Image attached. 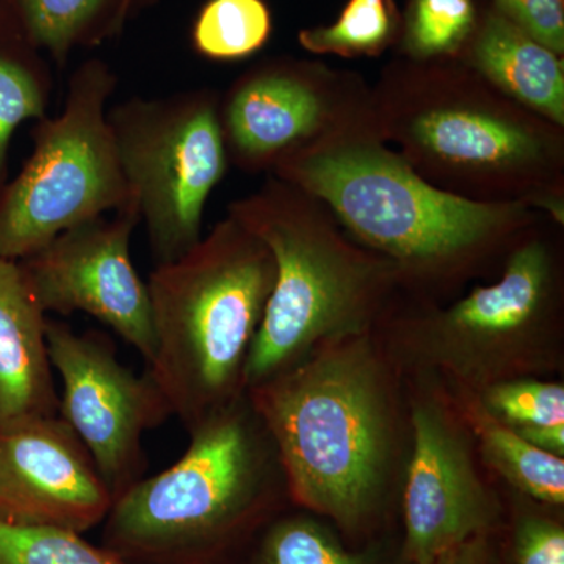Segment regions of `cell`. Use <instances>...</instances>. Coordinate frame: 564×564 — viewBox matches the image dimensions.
I'll use <instances>...</instances> for the list:
<instances>
[{
	"instance_id": "obj_28",
	"label": "cell",
	"mask_w": 564,
	"mask_h": 564,
	"mask_svg": "<svg viewBox=\"0 0 564 564\" xmlns=\"http://www.w3.org/2000/svg\"><path fill=\"white\" fill-rule=\"evenodd\" d=\"M491 551H489V538H480L473 543L459 545L443 554L432 556L410 564H489Z\"/></svg>"
},
{
	"instance_id": "obj_24",
	"label": "cell",
	"mask_w": 564,
	"mask_h": 564,
	"mask_svg": "<svg viewBox=\"0 0 564 564\" xmlns=\"http://www.w3.org/2000/svg\"><path fill=\"white\" fill-rule=\"evenodd\" d=\"M497 421L524 436L564 426V384L549 378H516L474 393Z\"/></svg>"
},
{
	"instance_id": "obj_2",
	"label": "cell",
	"mask_w": 564,
	"mask_h": 564,
	"mask_svg": "<svg viewBox=\"0 0 564 564\" xmlns=\"http://www.w3.org/2000/svg\"><path fill=\"white\" fill-rule=\"evenodd\" d=\"M274 173L333 210L367 250L395 265L402 288L452 289L519 243L521 202H477L434 187L372 137L336 132L284 155Z\"/></svg>"
},
{
	"instance_id": "obj_6",
	"label": "cell",
	"mask_w": 564,
	"mask_h": 564,
	"mask_svg": "<svg viewBox=\"0 0 564 564\" xmlns=\"http://www.w3.org/2000/svg\"><path fill=\"white\" fill-rule=\"evenodd\" d=\"M377 336L404 378L478 393L563 369L558 263L541 239L521 240L502 273L445 310L384 318Z\"/></svg>"
},
{
	"instance_id": "obj_10",
	"label": "cell",
	"mask_w": 564,
	"mask_h": 564,
	"mask_svg": "<svg viewBox=\"0 0 564 564\" xmlns=\"http://www.w3.org/2000/svg\"><path fill=\"white\" fill-rule=\"evenodd\" d=\"M406 388L411 447L400 505L410 564L491 538L505 505L451 395L421 378H406Z\"/></svg>"
},
{
	"instance_id": "obj_11",
	"label": "cell",
	"mask_w": 564,
	"mask_h": 564,
	"mask_svg": "<svg viewBox=\"0 0 564 564\" xmlns=\"http://www.w3.org/2000/svg\"><path fill=\"white\" fill-rule=\"evenodd\" d=\"M52 369L62 380L58 415L91 455L117 500L147 473L144 433L172 417V408L150 372L137 375L118 359L106 334L76 333L46 323Z\"/></svg>"
},
{
	"instance_id": "obj_21",
	"label": "cell",
	"mask_w": 564,
	"mask_h": 564,
	"mask_svg": "<svg viewBox=\"0 0 564 564\" xmlns=\"http://www.w3.org/2000/svg\"><path fill=\"white\" fill-rule=\"evenodd\" d=\"M272 35V13L263 0H209L193 24V47L212 61L250 57Z\"/></svg>"
},
{
	"instance_id": "obj_26",
	"label": "cell",
	"mask_w": 564,
	"mask_h": 564,
	"mask_svg": "<svg viewBox=\"0 0 564 564\" xmlns=\"http://www.w3.org/2000/svg\"><path fill=\"white\" fill-rule=\"evenodd\" d=\"M510 496L513 503L511 564H564V527L547 514L545 510L551 507L518 492L510 491Z\"/></svg>"
},
{
	"instance_id": "obj_16",
	"label": "cell",
	"mask_w": 564,
	"mask_h": 564,
	"mask_svg": "<svg viewBox=\"0 0 564 564\" xmlns=\"http://www.w3.org/2000/svg\"><path fill=\"white\" fill-rule=\"evenodd\" d=\"M463 51L467 65L508 99L552 124H564L562 58L496 7L478 18L474 35Z\"/></svg>"
},
{
	"instance_id": "obj_19",
	"label": "cell",
	"mask_w": 564,
	"mask_h": 564,
	"mask_svg": "<svg viewBox=\"0 0 564 564\" xmlns=\"http://www.w3.org/2000/svg\"><path fill=\"white\" fill-rule=\"evenodd\" d=\"M25 35L57 63L117 35L137 0H7Z\"/></svg>"
},
{
	"instance_id": "obj_4",
	"label": "cell",
	"mask_w": 564,
	"mask_h": 564,
	"mask_svg": "<svg viewBox=\"0 0 564 564\" xmlns=\"http://www.w3.org/2000/svg\"><path fill=\"white\" fill-rule=\"evenodd\" d=\"M274 278L272 252L232 217L152 270L148 372L187 433L247 393L248 358Z\"/></svg>"
},
{
	"instance_id": "obj_1",
	"label": "cell",
	"mask_w": 564,
	"mask_h": 564,
	"mask_svg": "<svg viewBox=\"0 0 564 564\" xmlns=\"http://www.w3.org/2000/svg\"><path fill=\"white\" fill-rule=\"evenodd\" d=\"M292 505L350 538L402 496L411 447L406 378L377 333L343 337L247 391Z\"/></svg>"
},
{
	"instance_id": "obj_17",
	"label": "cell",
	"mask_w": 564,
	"mask_h": 564,
	"mask_svg": "<svg viewBox=\"0 0 564 564\" xmlns=\"http://www.w3.org/2000/svg\"><path fill=\"white\" fill-rule=\"evenodd\" d=\"M445 391V389H444ZM488 473L505 488L558 510L564 505V458L534 447L494 419L474 393L448 392Z\"/></svg>"
},
{
	"instance_id": "obj_13",
	"label": "cell",
	"mask_w": 564,
	"mask_h": 564,
	"mask_svg": "<svg viewBox=\"0 0 564 564\" xmlns=\"http://www.w3.org/2000/svg\"><path fill=\"white\" fill-rule=\"evenodd\" d=\"M115 499L85 445L61 415L0 430V522L85 533Z\"/></svg>"
},
{
	"instance_id": "obj_14",
	"label": "cell",
	"mask_w": 564,
	"mask_h": 564,
	"mask_svg": "<svg viewBox=\"0 0 564 564\" xmlns=\"http://www.w3.org/2000/svg\"><path fill=\"white\" fill-rule=\"evenodd\" d=\"M218 115L228 161L259 172L317 139L332 121V107L313 69L278 61L234 82L218 101Z\"/></svg>"
},
{
	"instance_id": "obj_9",
	"label": "cell",
	"mask_w": 564,
	"mask_h": 564,
	"mask_svg": "<svg viewBox=\"0 0 564 564\" xmlns=\"http://www.w3.org/2000/svg\"><path fill=\"white\" fill-rule=\"evenodd\" d=\"M432 74L437 88L403 96L384 118L408 162L451 180L510 191L547 177L558 147L543 121L464 85L444 88L440 70Z\"/></svg>"
},
{
	"instance_id": "obj_15",
	"label": "cell",
	"mask_w": 564,
	"mask_h": 564,
	"mask_svg": "<svg viewBox=\"0 0 564 564\" xmlns=\"http://www.w3.org/2000/svg\"><path fill=\"white\" fill-rule=\"evenodd\" d=\"M46 323L20 262L0 258V430L58 414Z\"/></svg>"
},
{
	"instance_id": "obj_29",
	"label": "cell",
	"mask_w": 564,
	"mask_h": 564,
	"mask_svg": "<svg viewBox=\"0 0 564 564\" xmlns=\"http://www.w3.org/2000/svg\"><path fill=\"white\" fill-rule=\"evenodd\" d=\"M492 564V563H491Z\"/></svg>"
},
{
	"instance_id": "obj_23",
	"label": "cell",
	"mask_w": 564,
	"mask_h": 564,
	"mask_svg": "<svg viewBox=\"0 0 564 564\" xmlns=\"http://www.w3.org/2000/svg\"><path fill=\"white\" fill-rule=\"evenodd\" d=\"M474 0H411L403 22V51L415 62L454 57L477 28Z\"/></svg>"
},
{
	"instance_id": "obj_5",
	"label": "cell",
	"mask_w": 564,
	"mask_h": 564,
	"mask_svg": "<svg viewBox=\"0 0 564 564\" xmlns=\"http://www.w3.org/2000/svg\"><path fill=\"white\" fill-rule=\"evenodd\" d=\"M229 217L269 248L276 267L247 364V391L332 340L377 332L400 285L395 265L367 250L284 181L229 206Z\"/></svg>"
},
{
	"instance_id": "obj_18",
	"label": "cell",
	"mask_w": 564,
	"mask_h": 564,
	"mask_svg": "<svg viewBox=\"0 0 564 564\" xmlns=\"http://www.w3.org/2000/svg\"><path fill=\"white\" fill-rule=\"evenodd\" d=\"M52 73L7 0H0V191L9 176L11 139L21 124L46 117Z\"/></svg>"
},
{
	"instance_id": "obj_20",
	"label": "cell",
	"mask_w": 564,
	"mask_h": 564,
	"mask_svg": "<svg viewBox=\"0 0 564 564\" xmlns=\"http://www.w3.org/2000/svg\"><path fill=\"white\" fill-rule=\"evenodd\" d=\"M250 564H378L370 551L345 545L317 516L282 513L251 544Z\"/></svg>"
},
{
	"instance_id": "obj_27",
	"label": "cell",
	"mask_w": 564,
	"mask_h": 564,
	"mask_svg": "<svg viewBox=\"0 0 564 564\" xmlns=\"http://www.w3.org/2000/svg\"><path fill=\"white\" fill-rule=\"evenodd\" d=\"M494 7L547 50L563 55V0H494Z\"/></svg>"
},
{
	"instance_id": "obj_12",
	"label": "cell",
	"mask_w": 564,
	"mask_h": 564,
	"mask_svg": "<svg viewBox=\"0 0 564 564\" xmlns=\"http://www.w3.org/2000/svg\"><path fill=\"white\" fill-rule=\"evenodd\" d=\"M137 203L61 234L20 262L44 313H85L113 329L150 364L155 334L150 291L133 267Z\"/></svg>"
},
{
	"instance_id": "obj_25",
	"label": "cell",
	"mask_w": 564,
	"mask_h": 564,
	"mask_svg": "<svg viewBox=\"0 0 564 564\" xmlns=\"http://www.w3.org/2000/svg\"><path fill=\"white\" fill-rule=\"evenodd\" d=\"M0 564H126L79 533L0 522Z\"/></svg>"
},
{
	"instance_id": "obj_3",
	"label": "cell",
	"mask_w": 564,
	"mask_h": 564,
	"mask_svg": "<svg viewBox=\"0 0 564 564\" xmlns=\"http://www.w3.org/2000/svg\"><path fill=\"white\" fill-rule=\"evenodd\" d=\"M188 434L185 454L121 494L102 522V547L126 564H228L292 503L248 393Z\"/></svg>"
},
{
	"instance_id": "obj_8",
	"label": "cell",
	"mask_w": 564,
	"mask_h": 564,
	"mask_svg": "<svg viewBox=\"0 0 564 564\" xmlns=\"http://www.w3.org/2000/svg\"><path fill=\"white\" fill-rule=\"evenodd\" d=\"M218 96L206 88L131 98L107 111L154 267L202 240L204 209L228 165Z\"/></svg>"
},
{
	"instance_id": "obj_22",
	"label": "cell",
	"mask_w": 564,
	"mask_h": 564,
	"mask_svg": "<svg viewBox=\"0 0 564 564\" xmlns=\"http://www.w3.org/2000/svg\"><path fill=\"white\" fill-rule=\"evenodd\" d=\"M400 18L392 0H348L336 22L300 32V44L314 54H381L395 40Z\"/></svg>"
},
{
	"instance_id": "obj_7",
	"label": "cell",
	"mask_w": 564,
	"mask_h": 564,
	"mask_svg": "<svg viewBox=\"0 0 564 564\" xmlns=\"http://www.w3.org/2000/svg\"><path fill=\"white\" fill-rule=\"evenodd\" d=\"M117 85L106 62L82 63L61 113L35 121L31 158L0 191V258L22 261L68 229L135 203L107 120Z\"/></svg>"
}]
</instances>
